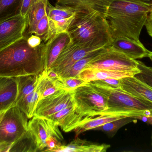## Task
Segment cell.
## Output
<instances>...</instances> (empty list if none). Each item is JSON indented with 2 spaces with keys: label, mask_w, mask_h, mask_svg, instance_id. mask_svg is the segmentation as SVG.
<instances>
[{
  "label": "cell",
  "mask_w": 152,
  "mask_h": 152,
  "mask_svg": "<svg viewBox=\"0 0 152 152\" xmlns=\"http://www.w3.org/2000/svg\"><path fill=\"white\" fill-rule=\"evenodd\" d=\"M152 9V0H112L105 18L113 39L126 37L139 40Z\"/></svg>",
  "instance_id": "1"
},
{
  "label": "cell",
  "mask_w": 152,
  "mask_h": 152,
  "mask_svg": "<svg viewBox=\"0 0 152 152\" xmlns=\"http://www.w3.org/2000/svg\"><path fill=\"white\" fill-rule=\"evenodd\" d=\"M45 43L28 44L27 35L0 51V77L17 78L38 75L45 70Z\"/></svg>",
  "instance_id": "2"
},
{
  "label": "cell",
  "mask_w": 152,
  "mask_h": 152,
  "mask_svg": "<svg viewBox=\"0 0 152 152\" xmlns=\"http://www.w3.org/2000/svg\"><path fill=\"white\" fill-rule=\"evenodd\" d=\"M67 32L72 43L86 47L110 46L113 41L106 18L95 10L77 11Z\"/></svg>",
  "instance_id": "3"
},
{
  "label": "cell",
  "mask_w": 152,
  "mask_h": 152,
  "mask_svg": "<svg viewBox=\"0 0 152 152\" xmlns=\"http://www.w3.org/2000/svg\"><path fill=\"white\" fill-rule=\"evenodd\" d=\"M89 84L106 100L107 109L101 116H145L152 114V103L122 90L106 85L99 80Z\"/></svg>",
  "instance_id": "4"
},
{
  "label": "cell",
  "mask_w": 152,
  "mask_h": 152,
  "mask_svg": "<svg viewBox=\"0 0 152 152\" xmlns=\"http://www.w3.org/2000/svg\"><path fill=\"white\" fill-rule=\"evenodd\" d=\"M76 111L86 119L101 116L107 109L106 100L88 83L74 90Z\"/></svg>",
  "instance_id": "5"
},
{
  "label": "cell",
  "mask_w": 152,
  "mask_h": 152,
  "mask_svg": "<svg viewBox=\"0 0 152 152\" xmlns=\"http://www.w3.org/2000/svg\"><path fill=\"white\" fill-rule=\"evenodd\" d=\"M28 119L16 105L8 109L0 123V143L11 147L27 131Z\"/></svg>",
  "instance_id": "6"
},
{
  "label": "cell",
  "mask_w": 152,
  "mask_h": 152,
  "mask_svg": "<svg viewBox=\"0 0 152 152\" xmlns=\"http://www.w3.org/2000/svg\"><path fill=\"white\" fill-rule=\"evenodd\" d=\"M88 68L105 69L134 75L140 72L137 60L131 59L111 46H109L96 59L91 62L85 68Z\"/></svg>",
  "instance_id": "7"
},
{
  "label": "cell",
  "mask_w": 152,
  "mask_h": 152,
  "mask_svg": "<svg viewBox=\"0 0 152 152\" xmlns=\"http://www.w3.org/2000/svg\"><path fill=\"white\" fill-rule=\"evenodd\" d=\"M74 90L60 89L38 101L34 116L47 117L65 108L75 105Z\"/></svg>",
  "instance_id": "8"
},
{
  "label": "cell",
  "mask_w": 152,
  "mask_h": 152,
  "mask_svg": "<svg viewBox=\"0 0 152 152\" xmlns=\"http://www.w3.org/2000/svg\"><path fill=\"white\" fill-rule=\"evenodd\" d=\"M28 129L34 137L39 152L45 151L46 140L50 137H54L60 141L64 139L58 126L46 117L34 116L28 121Z\"/></svg>",
  "instance_id": "9"
},
{
  "label": "cell",
  "mask_w": 152,
  "mask_h": 152,
  "mask_svg": "<svg viewBox=\"0 0 152 152\" xmlns=\"http://www.w3.org/2000/svg\"><path fill=\"white\" fill-rule=\"evenodd\" d=\"M100 48L81 46L71 42L64 48L50 69L57 73L60 77L63 78L75 62Z\"/></svg>",
  "instance_id": "10"
},
{
  "label": "cell",
  "mask_w": 152,
  "mask_h": 152,
  "mask_svg": "<svg viewBox=\"0 0 152 152\" xmlns=\"http://www.w3.org/2000/svg\"><path fill=\"white\" fill-rule=\"evenodd\" d=\"M27 27V18L20 14L1 21L0 51L22 38Z\"/></svg>",
  "instance_id": "11"
},
{
  "label": "cell",
  "mask_w": 152,
  "mask_h": 152,
  "mask_svg": "<svg viewBox=\"0 0 152 152\" xmlns=\"http://www.w3.org/2000/svg\"><path fill=\"white\" fill-rule=\"evenodd\" d=\"M46 118L56 123L66 133L75 130L78 126L88 120L76 112L75 104L65 108Z\"/></svg>",
  "instance_id": "12"
},
{
  "label": "cell",
  "mask_w": 152,
  "mask_h": 152,
  "mask_svg": "<svg viewBox=\"0 0 152 152\" xmlns=\"http://www.w3.org/2000/svg\"><path fill=\"white\" fill-rule=\"evenodd\" d=\"M110 46L135 60L148 57L150 52L139 40L126 37L113 38Z\"/></svg>",
  "instance_id": "13"
},
{
  "label": "cell",
  "mask_w": 152,
  "mask_h": 152,
  "mask_svg": "<svg viewBox=\"0 0 152 152\" xmlns=\"http://www.w3.org/2000/svg\"><path fill=\"white\" fill-rule=\"evenodd\" d=\"M71 42L67 32L57 34L45 43V70L50 68L65 47Z\"/></svg>",
  "instance_id": "14"
},
{
  "label": "cell",
  "mask_w": 152,
  "mask_h": 152,
  "mask_svg": "<svg viewBox=\"0 0 152 152\" xmlns=\"http://www.w3.org/2000/svg\"><path fill=\"white\" fill-rule=\"evenodd\" d=\"M18 95L17 78L0 77V111L15 106Z\"/></svg>",
  "instance_id": "15"
},
{
  "label": "cell",
  "mask_w": 152,
  "mask_h": 152,
  "mask_svg": "<svg viewBox=\"0 0 152 152\" xmlns=\"http://www.w3.org/2000/svg\"><path fill=\"white\" fill-rule=\"evenodd\" d=\"M57 4L78 11H98L105 18L107 9L112 0H57Z\"/></svg>",
  "instance_id": "16"
},
{
  "label": "cell",
  "mask_w": 152,
  "mask_h": 152,
  "mask_svg": "<svg viewBox=\"0 0 152 152\" xmlns=\"http://www.w3.org/2000/svg\"><path fill=\"white\" fill-rule=\"evenodd\" d=\"M121 88L136 97L152 103V88L133 76L120 79Z\"/></svg>",
  "instance_id": "17"
},
{
  "label": "cell",
  "mask_w": 152,
  "mask_h": 152,
  "mask_svg": "<svg viewBox=\"0 0 152 152\" xmlns=\"http://www.w3.org/2000/svg\"><path fill=\"white\" fill-rule=\"evenodd\" d=\"M110 147L105 144H98L76 137L67 145H59L53 152H105Z\"/></svg>",
  "instance_id": "18"
},
{
  "label": "cell",
  "mask_w": 152,
  "mask_h": 152,
  "mask_svg": "<svg viewBox=\"0 0 152 152\" xmlns=\"http://www.w3.org/2000/svg\"><path fill=\"white\" fill-rule=\"evenodd\" d=\"M134 74L129 72L116 71L101 68H88L83 69L77 77L86 83L106 79H120L123 78L133 76Z\"/></svg>",
  "instance_id": "19"
},
{
  "label": "cell",
  "mask_w": 152,
  "mask_h": 152,
  "mask_svg": "<svg viewBox=\"0 0 152 152\" xmlns=\"http://www.w3.org/2000/svg\"><path fill=\"white\" fill-rule=\"evenodd\" d=\"M47 5L41 1L36 0L27 16V35L34 34L38 22L47 13Z\"/></svg>",
  "instance_id": "20"
},
{
  "label": "cell",
  "mask_w": 152,
  "mask_h": 152,
  "mask_svg": "<svg viewBox=\"0 0 152 152\" xmlns=\"http://www.w3.org/2000/svg\"><path fill=\"white\" fill-rule=\"evenodd\" d=\"M109 46H105L96 51H94L76 62L69 69L64 77L61 78L70 77H75L77 76L84 69H85L88 64H89L91 62L96 59Z\"/></svg>",
  "instance_id": "21"
},
{
  "label": "cell",
  "mask_w": 152,
  "mask_h": 152,
  "mask_svg": "<svg viewBox=\"0 0 152 152\" xmlns=\"http://www.w3.org/2000/svg\"><path fill=\"white\" fill-rule=\"evenodd\" d=\"M128 116H99L88 120L78 126L74 131L75 132L76 137L82 133L96 128L102 126L106 123L120 119Z\"/></svg>",
  "instance_id": "22"
},
{
  "label": "cell",
  "mask_w": 152,
  "mask_h": 152,
  "mask_svg": "<svg viewBox=\"0 0 152 152\" xmlns=\"http://www.w3.org/2000/svg\"><path fill=\"white\" fill-rule=\"evenodd\" d=\"M40 93L38 87L26 96L18 101L16 106L20 109L28 119L32 118L34 116L37 105L40 100Z\"/></svg>",
  "instance_id": "23"
},
{
  "label": "cell",
  "mask_w": 152,
  "mask_h": 152,
  "mask_svg": "<svg viewBox=\"0 0 152 152\" xmlns=\"http://www.w3.org/2000/svg\"><path fill=\"white\" fill-rule=\"evenodd\" d=\"M9 152H39L34 137L28 129L20 138L12 144Z\"/></svg>",
  "instance_id": "24"
},
{
  "label": "cell",
  "mask_w": 152,
  "mask_h": 152,
  "mask_svg": "<svg viewBox=\"0 0 152 152\" xmlns=\"http://www.w3.org/2000/svg\"><path fill=\"white\" fill-rule=\"evenodd\" d=\"M38 75H28L17 78L18 95L16 102L25 98L36 88L38 83Z\"/></svg>",
  "instance_id": "25"
},
{
  "label": "cell",
  "mask_w": 152,
  "mask_h": 152,
  "mask_svg": "<svg viewBox=\"0 0 152 152\" xmlns=\"http://www.w3.org/2000/svg\"><path fill=\"white\" fill-rule=\"evenodd\" d=\"M56 81H53L48 77L46 70H43L38 75L37 87L40 93V100L60 89L58 87Z\"/></svg>",
  "instance_id": "26"
},
{
  "label": "cell",
  "mask_w": 152,
  "mask_h": 152,
  "mask_svg": "<svg viewBox=\"0 0 152 152\" xmlns=\"http://www.w3.org/2000/svg\"><path fill=\"white\" fill-rule=\"evenodd\" d=\"M137 120L134 116H128L106 123L102 126L94 129V130L102 131L107 134L110 137H112L115 135L120 129L127 124L135 122Z\"/></svg>",
  "instance_id": "27"
},
{
  "label": "cell",
  "mask_w": 152,
  "mask_h": 152,
  "mask_svg": "<svg viewBox=\"0 0 152 152\" xmlns=\"http://www.w3.org/2000/svg\"><path fill=\"white\" fill-rule=\"evenodd\" d=\"M22 0H0V22L20 14Z\"/></svg>",
  "instance_id": "28"
},
{
  "label": "cell",
  "mask_w": 152,
  "mask_h": 152,
  "mask_svg": "<svg viewBox=\"0 0 152 152\" xmlns=\"http://www.w3.org/2000/svg\"><path fill=\"white\" fill-rule=\"evenodd\" d=\"M34 34L41 37L43 43H45L51 38L50 34L49 19L47 13L38 22Z\"/></svg>",
  "instance_id": "29"
},
{
  "label": "cell",
  "mask_w": 152,
  "mask_h": 152,
  "mask_svg": "<svg viewBox=\"0 0 152 152\" xmlns=\"http://www.w3.org/2000/svg\"><path fill=\"white\" fill-rule=\"evenodd\" d=\"M137 67L140 72L134 76L152 88V67L146 66L140 61L137 60Z\"/></svg>",
  "instance_id": "30"
},
{
  "label": "cell",
  "mask_w": 152,
  "mask_h": 152,
  "mask_svg": "<svg viewBox=\"0 0 152 152\" xmlns=\"http://www.w3.org/2000/svg\"><path fill=\"white\" fill-rule=\"evenodd\" d=\"M86 82L77 77H75L60 78L58 80L59 87L61 89H65L67 91L74 90L77 87L86 84Z\"/></svg>",
  "instance_id": "31"
},
{
  "label": "cell",
  "mask_w": 152,
  "mask_h": 152,
  "mask_svg": "<svg viewBox=\"0 0 152 152\" xmlns=\"http://www.w3.org/2000/svg\"><path fill=\"white\" fill-rule=\"evenodd\" d=\"M36 0H22L20 7V14L24 17H26L33 4Z\"/></svg>",
  "instance_id": "32"
},
{
  "label": "cell",
  "mask_w": 152,
  "mask_h": 152,
  "mask_svg": "<svg viewBox=\"0 0 152 152\" xmlns=\"http://www.w3.org/2000/svg\"><path fill=\"white\" fill-rule=\"evenodd\" d=\"M60 144L61 143L59 142V140L56 137H50L46 140V147L44 152H51Z\"/></svg>",
  "instance_id": "33"
},
{
  "label": "cell",
  "mask_w": 152,
  "mask_h": 152,
  "mask_svg": "<svg viewBox=\"0 0 152 152\" xmlns=\"http://www.w3.org/2000/svg\"><path fill=\"white\" fill-rule=\"evenodd\" d=\"M27 41L28 44L32 47H37L43 42L41 37L34 34L29 35V36L27 35Z\"/></svg>",
  "instance_id": "34"
},
{
  "label": "cell",
  "mask_w": 152,
  "mask_h": 152,
  "mask_svg": "<svg viewBox=\"0 0 152 152\" xmlns=\"http://www.w3.org/2000/svg\"><path fill=\"white\" fill-rule=\"evenodd\" d=\"M106 85L116 88H121L120 79H106L103 80H98Z\"/></svg>",
  "instance_id": "35"
},
{
  "label": "cell",
  "mask_w": 152,
  "mask_h": 152,
  "mask_svg": "<svg viewBox=\"0 0 152 152\" xmlns=\"http://www.w3.org/2000/svg\"><path fill=\"white\" fill-rule=\"evenodd\" d=\"M145 26L148 34L152 37V9L148 14Z\"/></svg>",
  "instance_id": "36"
},
{
  "label": "cell",
  "mask_w": 152,
  "mask_h": 152,
  "mask_svg": "<svg viewBox=\"0 0 152 152\" xmlns=\"http://www.w3.org/2000/svg\"><path fill=\"white\" fill-rule=\"evenodd\" d=\"M135 117L137 120H139L152 126V114L145 116H136Z\"/></svg>",
  "instance_id": "37"
},
{
  "label": "cell",
  "mask_w": 152,
  "mask_h": 152,
  "mask_svg": "<svg viewBox=\"0 0 152 152\" xmlns=\"http://www.w3.org/2000/svg\"><path fill=\"white\" fill-rule=\"evenodd\" d=\"M7 110H6L1 111H0V123H1L2 119L3 117L4 113H5V112H6Z\"/></svg>",
  "instance_id": "38"
},
{
  "label": "cell",
  "mask_w": 152,
  "mask_h": 152,
  "mask_svg": "<svg viewBox=\"0 0 152 152\" xmlns=\"http://www.w3.org/2000/svg\"><path fill=\"white\" fill-rule=\"evenodd\" d=\"M39 1H42L46 5H48V4H50V2H49V0H39Z\"/></svg>",
  "instance_id": "39"
},
{
  "label": "cell",
  "mask_w": 152,
  "mask_h": 152,
  "mask_svg": "<svg viewBox=\"0 0 152 152\" xmlns=\"http://www.w3.org/2000/svg\"><path fill=\"white\" fill-rule=\"evenodd\" d=\"M148 58H150V59L152 61V52L150 51V53L149 54V55L148 56Z\"/></svg>",
  "instance_id": "40"
},
{
  "label": "cell",
  "mask_w": 152,
  "mask_h": 152,
  "mask_svg": "<svg viewBox=\"0 0 152 152\" xmlns=\"http://www.w3.org/2000/svg\"><path fill=\"white\" fill-rule=\"evenodd\" d=\"M151 139H152V137H151Z\"/></svg>",
  "instance_id": "41"
}]
</instances>
